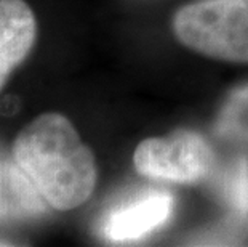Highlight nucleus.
Listing matches in <instances>:
<instances>
[{"instance_id": "1", "label": "nucleus", "mask_w": 248, "mask_h": 247, "mask_svg": "<svg viewBox=\"0 0 248 247\" xmlns=\"http://www.w3.org/2000/svg\"><path fill=\"white\" fill-rule=\"evenodd\" d=\"M13 161L50 207L61 212L87 202L98 180L93 151L66 115L45 113L13 141Z\"/></svg>"}, {"instance_id": "2", "label": "nucleus", "mask_w": 248, "mask_h": 247, "mask_svg": "<svg viewBox=\"0 0 248 247\" xmlns=\"http://www.w3.org/2000/svg\"><path fill=\"white\" fill-rule=\"evenodd\" d=\"M176 39L197 53L248 63V0H200L173 16Z\"/></svg>"}, {"instance_id": "3", "label": "nucleus", "mask_w": 248, "mask_h": 247, "mask_svg": "<svg viewBox=\"0 0 248 247\" xmlns=\"http://www.w3.org/2000/svg\"><path fill=\"white\" fill-rule=\"evenodd\" d=\"M133 164L138 173L155 180L195 183L207 178L215 165V152L200 133L176 130L152 136L136 146Z\"/></svg>"}, {"instance_id": "4", "label": "nucleus", "mask_w": 248, "mask_h": 247, "mask_svg": "<svg viewBox=\"0 0 248 247\" xmlns=\"http://www.w3.org/2000/svg\"><path fill=\"white\" fill-rule=\"evenodd\" d=\"M173 212V198L165 191H149L125 206L115 209L104 222V236L112 243L141 239L168 222Z\"/></svg>"}, {"instance_id": "5", "label": "nucleus", "mask_w": 248, "mask_h": 247, "mask_svg": "<svg viewBox=\"0 0 248 247\" xmlns=\"http://www.w3.org/2000/svg\"><path fill=\"white\" fill-rule=\"evenodd\" d=\"M37 37L34 12L24 0H0V92L31 53Z\"/></svg>"}, {"instance_id": "6", "label": "nucleus", "mask_w": 248, "mask_h": 247, "mask_svg": "<svg viewBox=\"0 0 248 247\" xmlns=\"http://www.w3.org/2000/svg\"><path fill=\"white\" fill-rule=\"evenodd\" d=\"M215 133L221 140L248 145V83L234 88L215 122Z\"/></svg>"}, {"instance_id": "7", "label": "nucleus", "mask_w": 248, "mask_h": 247, "mask_svg": "<svg viewBox=\"0 0 248 247\" xmlns=\"http://www.w3.org/2000/svg\"><path fill=\"white\" fill-rule=\"evenodd\" d=\"M216 194L235 215L248 217V157L229 162L216 180Z\"/></svg>"}]
</instances>
